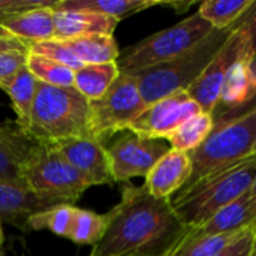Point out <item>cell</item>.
<instances>
[{"instance_id": "obj_29", "label": "cell", "mask_w": 256, "mask_h": 256, "mask_svg": "<svg viewBox=\"0 0 256 256\" xmlns=\"http://www.w3.org/2000/svg\"><path fill=\"white\" fill-rule=\"evenodd\" d=\"M238 234L240 232L201 237V236H192L188 232L183 242L170 254V256H214L224 248H226Z\"/></svg>"}, {"instance_id": "obj_26", "label": "cell", "mask_w": 256, "mask_h": 256, "mask_svg": "<svg viewBox=\"0 0 256 256\" xmlns=\"http://www.w3.org/2000/svg\"><path fill=\"white\" fill-rule=\"evenodd\" d=\"M106 226L108 214H99L92 210L76 207L68 240L80 246H96L102 240Z\"/></svg>"}, {"instance_id": "obj_22", "label": "cell", "mask_w": 256, "mask_h": 256, "mask_svg": "<svg viewBox=\"0 0 256 256\" xmlns=\"http://www.w3.org/2000/svg\"><path fill=\"white\" fill-rule=\"evenodd\" d=\"M120 75V69L116 63L104 64H84L81 69L75 70L74 87L90 102L100 99L111 84Z\"/></svg>"}, {"instance_id": "obj_18", "label": "cell", "mask_w": 256, "mask_h": 256, "mask_svg": "<svg viewBox=\"0 0 256 256\" xmlns=\"http://www.w3.org/2000/svg\"><path fill=\"white\" fill-rule=\"evenodd\" d=\"M54 8L56 6H44L28 10L8 20L2 26L14 38L22 40L28 46L33 44L52 40L56 39Z\"/></svg>"}, {"instance_id": "obj_35", "label": "cell", "mask_w": 256, "mask_h": 256, "mask_svg": "<svg viewBox=\"0 0 256 256\" xmlns=\"http://www.w3.org/2000/svg\"><path fill=\"white\" fill-rule=\"evenodd\" d=\"M238 26H242L246 33L249 51H250L252 57H256V0L255 4L250 8V10L240 20Z\"/></svg>"}, {"instance_id": "obj_32", "label": "cell", "mask_w": 256, "mask_h": 256, "mask_svg": "<svg viewBox=\"0 0 256 256\" xmlns=\"http://www.w3.org/2000/svg\"><path fill=\"white\" fill-rule=\"evenodd\" d=\"M58 0H0V26L28 10L44 6H56Z\"/></svg>"}, {"instance_id": "obj_17", "label": "cell", "mask_w": 256, "mask_h": 256, "mask_svg": "<svg viewBox=\"0 0 256 256\" xmlns=\"http://www.w3.org/2000/svg\"><path fill=\"white\" fill-rule=\"evenodd\" d=\"M39 144L21 130L0 124V180L22 182V170Z\"/></svg>"}, {"instance_id": "obj_42", "label": "cell", "mask_w": 256, "mask_h": 256, "mask_svg": "<svg viewBox=\"0 0 256 256\" xmlns=\"http://www.w3.org/2000/svg\"><path fill=\"white\" fill-rule=\"evenodd\" d=\"M252 156H256V141L254 144V148H252Z\"/></svg>"}, {"instance_id": "obj_41", "label": "cell", "mask_w": 256, "mask_h": 256, "mask_svg": "<svg viewBox=\"0 0 256 256\" xmlns=\"http://www.w3.org/2000/svg\"><path fill=\"white\" fill-rule=\"evenodd\" d=\"M2 242H3V231H2V225H0V246H2Z\"/></svg>"}, {"instance_id": "obj_31", "label": "cell", "mask_w": 256, "mask_h": 256, "mask_svg": "<svg viewBox=\"0 0 256 256\" xmlns=\"http://www.w3.org/2000/svg\"><path fill=\"white\" fill-rule=\"evenodd\" d=\"M28 50L0 51V88L4 90L16 74L27 64Z\"/></svg>"}, {"instance_id": "obj_24", "label": "cell", "mask_w": 256, "mask_h": 256, "mask_svg": "<svg viewBox=\"0 0 256 256\" xmlns=\"http://www.w3.org/2000/svg\"><path fill=\"white\" fill-rule=\"evenodd\" d=\"M255 0H207L198 8V14L216 30H230L250 10Z\"/></svg>"}, {"instance_id": "obj_7", "label": "cell", "mask_w": 256, "mask_h": 256, "mask_svg": "<svg viewBox=\"0 0 256 256\" xmlns=\"http://www.w3.org/2000/svg\"><path fill=\"white\" fill-rule=\"evenodd\" d=\"M22 182L38 195L75 204L92 183L56 147L38 146L22 170Z\"/></svg>"}, {"instance_id": "obj_9", "label": "cell", "mask_w": 256, "mask_h": 256, "mask_svg": "<svg viewBox=\"0 0 256 256\" xmlns=\"http://www.w3.org/2000/svg\"><path fill=\"white\" fill-rule=\"evenodd\" d=\"M171 150L164 140L147 138L124 130L106 147L114 183H128L135 177H147L153 166Z\"/></svg>"}, {"instance_id": "obj_36", "label": "cell", "mask_w": 256, "mask_h": 256, "mask_svg": "<svg viewBox=\"0 0 256 256\" xmlns=\"http://www.w3.org/2000/svg\"><path fill=\"white\" fill-rule=\"evenodd\" d=\"M28 50V45H26L22 40L16 38H0V51H22Z\"/></svg>"}, {"instance_id": "obj_14", "label": "cell", "mask_w": 256, "mask_h": 256, "mask_svg": "<svg viewBox=\"0 0 256 256\" xmlns=\"http://www.w3.org/2000/svg\"><path fill=\"white\" fill-rule=\"evenodd\" d=\"M192 160L189 153L170 150L147 174L144 188L156 198L171 200L190 178Z\"/></svg>"}, {"instance_id": "obj_15", "label": "cell", "mask_w": 256, "mask_h": 256, "mask_svg": "<svg viewBox=\"0 0 256 256\" xmlns=\"http://www.w3.org/2000/svg\"><path fill=\"white\" fill-rule=\"evenodd\" d=\"M118 22L114 18L84 9L54 8L56 39L63 42L92 34H112Z\"/></svg>"}, {"instance_id": "obj_20", "label": "cell", "mask_w": 256, "mask_h": 256, "mask_svg": "<svg viewBox=\"0 0 256 256\" xmlns=\"http://www.w3.org/2000/svg\"><path fill=\"white\" fill-rule=\"evenodd\" d=\"M38 87H39L38 78L28 70L26 64L10 81V84H8V87L4 88V92L8 93L12 102L14 112L16 116L18 130H21L22 134H26L30 124V116L36 99Z\"/></svg>"}, {"instance_id": "obj_28", "label": "cell", "mask_w": 256, "mask_h": 256, "mask_svg": "<svg viewBox=\"0 0 256 256\" xmlns=\"http://www.w3.org/2000/svg\"><path fill=\"white\" fill-rule=\"evenodd\" d=\"M28 70L38 78L39 82L54 87H72L75 80V70L50 60L42 56L30 54L27 57Z\"/></svg>"}, {"instance_id": "obj_5", "label": "cell", "mask_w": 256, "mask_h": 256, "mask_svg": "<svg viewBox=\"0 0 256 256\" xmlns=\"http://www.w3.org/2000/svg\"><path fill=\"white\" fill-rule=\"evenodd\" d=\"M213 30L214 28L195 12L183 21L128 46L120 52L117 60L118 69L120 72L135 74L171 62L200 44Z\"/></svg>"}, {"instance_id": "obj_3", "label": "cell", "mask_w": 256, "mask_h": 256, "mask_svg": "<svg viewBox=\"0 0 256 256\" xmlns=\"http://www.w3.org/2000/svg\"><path fill=\"white\" fill-rule=\"evenodd\" d=\"M255 174L256 156H249L177 192L170 202L178 219L189 230H195L212 219L219 210L249 192Z\"/></svg>"}, {"instance_id": "obj_33", "label": "cell", "mask_w": 256, "mask_h": 256, "mask_svg": "<svg viewBox=\"0 0 256 256\" xmlns=\"http://www.w3.org/2000/svg\"><path fill=\"white\" fill-rule=\"evenodd\" d=\"M254 242H255V228H248L214 256H250L254 249Z\"/></svg>"}, {"instance_id": "obj_27", "label": "cell", "mask_w": 256, "mask_h": 256, "mask_svg": "<svg viewBox=\"0 0 256 256\" xmlns=\"http://www.w3.org/2000/svg\"><path fill=\"white\" fill-rule=\"evenodd\" d=\"M75 210L76 207L72 204H58V206L50 207L44 212L33 214L27 220L26 228L33 230V231L46 230V231L54 232L56 236L69 238Z\"/></svg>"}, {"instance_id": "obj_38", "label": "cell", "mask_w": 256, "mask_h": 256, "mask_svg": "<svg viewBox=\"0 0 256 256\" xmlns=\"http://www.w3.org/2000/svg\"><path fill=\"white\" fill-rule=\"evenodd\" d=\"M249 195H250L252 201L255 202V206H256V174H255L254 182H252V186H250V189H249Z\"/></svg>"}, {"instance_id": "obj_13", "label": "cell", "mask_w": 256, "mask_h": 256, "mask_svg": "<svg viewBox=\"0 0 256 256\" xmlns=\"http://www.w3.org/2000/svg\"><path fill=\"white\" fill-rule=\"evenodd\" d=\"M58 204L62 202L38 195L26 183L0 180V220L21 230L33 214Z\"/></svg>"}, {"instance_id": "obj_10", "label": "cell", "mask_w": 256, "mask_h": 256, "mask_svg": "<svg viewBox=\"0 0 256 256\" xmlns=\"http://www.w3.org/2000/svg\"><path fill=\"white\" fill-rule=\"evenodd\" d=\"M244 56L252 54L249 51V44L244 30L242 26L237 24L232 28V33L228 38V40L212 60V63L206 68L201 76L186 90L204 112L212 114L214 111L228 70L237 60H240Z\"/></svg>"}, {"instance_id": "obj_39", "label": "cell", "mask_w": 256, "mask_h": 256, "mask_svg": "<svg viewBox=\"0 0 256 256\" xmlns=\"http://www.w3.org/2000/svg\"><path fill=\"white\" fill-rule=\"evenodd\" d=\"M0 38H14L3 26H0Z\"/></svg>"}, {"instance_id": "obj_25", "label": "cell", "mask_w": 256, "mask_h": 256, "mask_svg": "<svg viewBox=\"0 0 256 256\" xmlns=\"http://www.w3.org/2000/svg\"><path fill=\"white\" fill-rule=\"evenodd\" d=\"M214 122L210 112H200L188 118L171 136L166 138L172 150L190 153L202 146V142L213 132Z\"/></svg>"}, {"instance_id": "obj_19", "label": "cell", "mask_w": 256, "mask_h": 256, "mask_svg": "<svg viewBox=\"0 0 256 256\" xmlns=\"http://www.w3.org/2000/svg\"><path fill=\"white\" fill-rule=\"evenodd\" d=\"M252 58V56H244L240 60H237L228 70L220 90L219 102L214 111L212 112L213 117L240 106L249 98L256 84L255 74L250 69Z\"/></svg>"}, {"instance_id": "obj_8", "label": "cell", "mask_w": 256, "mask_h": 256, "mask_svg": "<svg viewBox=\"0 0 256 256\" xmlns=\"http://www.w3.org/2000/svg\"><path fill=\"white\" fill-rule=\"evenodd\" d=\"M147 110L134 75L120 72L108 92L90 102L92 136L105 144L116 134L128 128Z\"/></svg>"}, {"instance_id": "obj_11", "label": "cell", "mask_w": 256, "mask_h": 256, "mask_svg": "<svg viewBox=\"0 0 256 256\" xmlns=\"http://www.w3.org/2000/svg\"><path fill=\"white\" fill-rule=\"evenodd\" d=\"M202 112L186 90L172 93L152 105L128 128V130L156 140L171 136L188 118Z\"/></svg>"}, {"instance_id": "obj_1", "label": "cell", "mask_w": 256, "mask_h": 256, "mask_svg": "<svg viewBox=\"0 0 256 256\" xmlns=\"http://www.w3.org/2000/svg\"><path fill=\"white\" fill-rule=\"evenodd\" d=\"M108 226L88 256H170L190 231L170 200L128 184L120 202L106 213Z\"/></svg>"}, {"instance_id": "obj_30", "label": "cell", "mask_w": 256, "mask_h": 256, "mask_svg": "<svg viewBox=\"0 0 256 256\" xmlns=\"http://www.w3.org/2000/svg\"><path fill=\"white\" fill-rule=\"evenodd\" d=\"M28 52L30 54H36V56H42L46 57L50 60H54L72 70H78L81 69L84 64L78 60V57L69 50V46L66 45V42L63 40H46V42H39V44H33L28 46Z\"/></svg>"}, {"instance_id": "obj_12", "label": "cell", "mask_w": 256, "mask_h": 256, "mask_svg": "<svg viewBox=\"0 0 256 256\" xmlns=\"http://www.w3.org/2000/svg\"><path fill=\"white\" fill-rule=\"evenodd\" d=\"M58 153L75 166L92 186L112 184V174L106 146L94 138H72L52 146Z\"/></svg>"}, {"instance_id": "obj_6", "label": "cell", "mask_w": 256, "mask_h": 256, "mask_svg": "<svg viewBox=\"0 0 256 256\" xmlns=\"http://www.w3.org/2000/svg\"><path fill=\"white\" fill-rule=\"evenodd\" d=\"M255 141L256 111L213 129L202 146L189 153L192 160V176L180 190H184L200 180L252 156Z\"/></svg>"}, {"instance_id": "obj_2", "label": "cell", "mask_w": 256, "mask_h": 256, "mask_svg": "<svg viewBox=\"0 0 256 256\" xmlns=\"http://www.w3.org/2000/svg\"><path fill=\"white\" fill-rule=\"evenodd\" d=\"M26 135L40 146H56L72 138H93L90 100L74 86L54 87L39 82Z\"/></svg>"}, {"instance_id": "obj_40", "label": "cell", "mask_w": 256, "mask_h": 256, "mask_svg": "<svg viewBox=\"0 0 256 256\" xmlns=\"http://www.w3.org/2000/svg\"><path fill=\"white\" fill-rule=\"evenodd\" d=\"M250 256H256V226H255V242H254V249H252V254Z\"/></svg>"}, {"instance_id": "obj_34", "label": "cell", "mask_w": 256, "mask_h": 256, "mask_svg": "<svg viewBox=\"0 0 256 256\" xmlns=\"http://www.w3.org/2000/svg\"><path fill=\"white\" fill-rule=\"evenodd\" d=\"M254 111H256V84L254 90H252V93L249 94V98L244 100V104H242L240 106L232 108V110H230V111H226V112H224L220 116L213 117V122H214L213 129H218V128H220L224 124H228V123H231V122H234L237 118H242L246 114H250Z\"/></svg>"}, {"instance_id": "obj_21", "label": "cell", "mask_w": 256, "mask_h": 256, "mask_svg": "<svg viewBox=\"0 0 256 256\" xmlns=\"http://www.w3.org/2000/svg\"><path fill=\"white\" fill-rule=\"evenodd\" d=\"M66 45L82 64L116 63L120 57V50L112 34L82 36L66 40Z\"/></svg>"}, {"instance_id": "obj_16", "label": "cell", "mask_w": 256, "mask_h": 256, "mask_svg": "<svg viewBox=\"0 0 256 256\" xmlns=\"http://www.w3.org/2000/svg\"><path fill=\"white\" fill-rule=\"evenodd\" d=\"M256 226V206L252 201L249 192L219 210L212 219H208L201 226L190 230L189 234L210 237L224 234H237L248 228Z\"/></svg>"}, {"instance_id": "obj_23", "label": "cell", "mask_w": 256, "mask_h": 256, "mask_svg": "<svg viewBox=\"0 0 256 256\" xmlns=\"http://www.w3.org/2000/svg\"><path fill=\"white\" fill-rule=\"evenodd\" d=\"M160 4L158 0H58V9H84L96 12L117 21L138 14L144 9Z\"/></svg>"}, {"instance_id": "obj_37", "label": "cell", "mask_w": 256, "mask_h": 256, "mask_svg": "<svg viewBox=\"0 0 256 256\" xmlns=\"http://www.w3.org/2000/svg\"><path fill=\"white\" fill-rule=\"evenodd\" d=\"M160 4L174 8L177 14H182V12L188 10V9L194 4V2H160Z\"/></svg>"}, {"instance_id": "obj_4", "label": "cell", "mask_w": 256, "mask_h": 256, "mask_svg": "<svg viewBox=\"0 0 256 256\" xmlns=\"http://www.w3.org/2000/svg\"><path fill=\"white\" fill-rule=\"evenodd\" d=\"M232 28H214L200 44L174 60L130 74L138 82L146 105L148 106L172 93L188 90L220 51L224 44L231 36Z\"/></svg>"}]
</instances>
